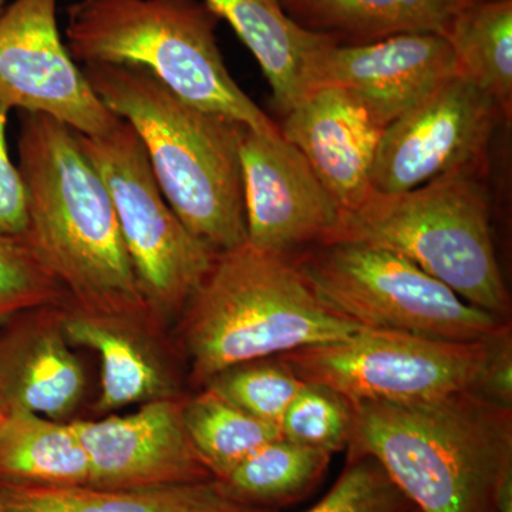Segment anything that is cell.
<instances>
[{
    "label": "cell",
    "mask_w": 512,
    "mask_h": 512,
    "mask_svg": "<svg viewBox=\"0 0 512 512\" xmlns=\"http://www.w3.org/2000/svg\"><path fill=\"white\" fill-rule=\"evenodd\" d=\"M349 458L370 457L417 512H495L512 476V413L483 394L350 402Z\"/></svg>",
    "instance_id": "cell-1"
},
{
    "label": "cell",
    "mask_w": 512,
    "mask_h": 512,
    "mask_svg": "<svg viewBox=\"0 0 512 512\" xmlns=\"http://www.w3.org/2000/svg\"><path fill=\"white\" fill-rule=\"evenodd\" d=\"M19 171L28 198L23 241L63 288L94 311L146 305L113 201L76 131L22 113Z\"/></svg>",
    "instance_id": "cell-2"
},
{
    "label": "cell",
    "mask_w": 512,
    "mask_h": 512,
    "mask_svg": "<svg viewBox=\"0 0 512 512\" xmlns=\"http://www.w3.org/2000/svg\"><path fill=\"white\" fill-rule=\"evenodd\" d=\"M90 86L136 131L165 200L217 252L247 244L239 137L244 124L192 106L148 70L86 64Z\"/></svg>",
    "instance_id": "cell-3"
},
{
    "label": "cell",
    "mask_w": 512,
    "mask_h": 512,
    "mask_svg": "<svg viewBox=\"0 0 512 512\" xmlns=\"http://www.w3.org/2000/svg\"><path fill=\"white\" fill-rule=\"evenodd\" d=\"M187 306L185 345L200 382L366 329L320 301L291 258L249 244L220 252Z\"/></svg>",
    "instance_id": "cell-4"
},
{
    "label": "cell",
    "mask_w": 512,
    "mask_h": 512,
    "mask_svg": "<svg viewBox=\"0 0 512 512\" xmlns=\"http://www.w3.org/2000/svg\"><path fill=\"white\" fill-rule=\"evenodd\" d=\"M66 15L77 63L141 67L192 106L281 133L228 72L215 36L220 19L204 0H74Z\"/></svg>",
    "instance_id": "cell-5"
},
{
    "label": "cell",
    "mask_w": 512,
    "mask_h": 512,
    "mask_svg": "<svg viewBox=\"0 0 512 512\" xmlns=\"http://www.w3.org/2000/svg\"><path fill=\"white\" fill-rule=\"evenodd\" d=\"M481 173L454 171L399 194L372 191L356 210L343 212L326 244L359 242L387 249L464 301L505 319L510 298L495 254Z\"/></svg>",
    "instance_id": "cell-6"
},
{
    "label": "cell",
    "mask_w": 512,
    "mask_h": 512,
    "mask_svg": "<svg viewBox=\"0 0 512 512\" xmlns=\"http://www.w3.org/2000/svg\"><path fill=\"white\" fill-rule=\"evenodd\" d=\"M293 264L320 301L366 329L477 342L507 326L387 249L332 242Z\"/></svg>",
    "instance_id": "cell-7"
},
{
    "label": "cell",
    "mask_w": 512,
    "mask_h": 512,
    "mask_svg": "<svg viewBox=\"0 0 512 512\" xmlns=\"http://www.w3.org/2000/svg\"><path fill=\"white\" fill-rule=\"evenodd\" d=\"M77 137L109 190L144 301L163 311L187 305L220 252L192 234L165 200L130 124Z\"/></svg>",
    "instance_id": "cell-8"
},
{
    "label": "cell",
    "mask_w": 512,
    "mask_h": 512,
    "mask_svg": "<svg viewBox=\"0 0 512 512\" xmlns=\"http://www.w3.org/2000/svg\"><path fill=\"white\" fill-rule=\"evenodd\" d=\"M488 355L477 342L365 329L348 339L278 356L303 382L349 402L416 403L476 390Z\"/></svg>",
    "instance_id": "cell-9"
},
{
    "label": "cell",
    "mask_w": 512,
    "mask_h": 512,
    "mask_svg": "<svg viewBox=\"0 0 512 512\" xmlns=\"http://www.w3.org/2000/svg\"><path fill=\"white\" fill-rule=\"evenodd\" d=\"M57 6L59 0H15L0 12V103L45 114L83 136H104L121 119L70 55Z\"/></svg>",
    "instance_id": "cell-10"
},
{
    "label": "cell",
    "mask_w": 512,
    "mask_h": 512,
    "mask_svg": "<svg viewBox=\"0 0 512 512\" xmlns=\"http://www.w3.org/2000/svg\"><path fill=\"white\" fill-rule=\"evenodd\" d=\"M500 107L466 77L456 76L429 99L383 128L370 184L399 194L454 171H483Z\"/></svg>",
    "instance_id": "cell-11"
},
{
    "label": "cell",
    "mask_w": 512,
    "mask_h": 512,
    "mask_svg": "<svg viewBox=\"0 0 512 512\" xmlns=\"http://www.w3.org/2000/svg\"><path fill=\"white\" fill-rule=\"evenodd\" d=\"M239 161L247 244L291 258L299 249L329 241L343 211L298 148L281 133L242 126Z\"/></svg>",
    "instance_id": "cell-12"
},
{
    "label": "cell",
    "mask_w": 512,
    "mask_h": 512,
    "mask_svg": "<svg viewBox=\"0 0 512 512\" xmlns=\"http://www.w3.org/2000/svg\"><path fill=\"white\" fill-rule=\"evenodd\" d=\"M456 76V57L441 35H399L362 45H340L328 36L309 56L306 89L340 87L386 128Z\"/></svg>",
    "instance_id": "cell-13"
},
{
    "label": "cell",
    "mask_w": 512,
    "mask_h": 512,
    "mask_svg": "<svg viewBox=\"0 0 512 512\" xmlns=\"http://www.w3.org/2000/svg\"><path fill=\"white\" fill-rule=\"evenodd\" d=\"M73 426L89 457L90 487L140 490L211 480L185 430L183 409L171 400Z\"/></svg>",
    "instance_id": "cell-14"
},
{
    "label": "cell",
    "mask_w": 512,
    "mask_h": 512,
    "mask_svg": "<svg viewBox=\"0 0 512 512\" xmlns=\"http://www.w3.org/2000/svg\"><path fill=\"white\" fill-rule=\"evenodd\" d=\"M279 131L343 212L356 210L372 194L370 175L383 128L348 92L316 87L285 114Z\"/></svg>",
    "instance_id": "cell-15"
},
{
    "label": "cell",
    "mask_w": 512,
    "mask_h": 512,
    "mask_svg": "<svg viewBox=\"0 0 512 512\" xmlns=\"http://www.w3.org/2000/svg\"><path fill=\"white\" fill-rule=\"evenodd\" d=\"M0 512H265L237 503L220 480L107 490L90 485L0 483Z\"/></svg>",
    "instance_id": "cell-16"
},
{
    "label": "cell",
    "mask_w": 512,
    "mask_h": 512,
    "mask_svg": "<svg viewBox=\"0 0 512 512\" xmlns=\"http://www.w3.org/2000/svg\"><path fill=\"white\" fill-rule=\"evenodd\" d=\"M237 33L261 66L276 110L285 116L308 94L309 56L328 37L302 28L281 0H204Z\"/></svg>",
    "instance_id": "cell-17"
},
{
    "label": "cell",
    "mask_w": 512,
    "mask_h": 512,
    "mask_svg": "<svg viewBox=\"0 0 512 512\" xmlns=\"http://www.w3.org/2000/svg\"><path fill=\"white\" fill-rule=\"evenodd\" d=\"M478 0H281L302 28L340 45L399 35H441L461 10Z\"/></svg>",
    "instance_id": "cell-18"
},
{
    "label": "cell",
    "mask_w": 512,
    "mask_h": 512,
    "mask_svg": "<svg viewBox=\"0 0 512 512\" xmlns=\"http://www.w3.org/2000/svg\"><path fill=\"white\" fill-rule=\"evenodd\" d=\"M86 387L79 359L55 330L0 340V403L59 420L73 412Z\"/></svg>",
    "instance_id": "cell-19"
},
{
    "label": "cell",
    "mask_w": 512,
    "mask_h": 512,
    "mask_svg": "<svg viewBox=\"0 0 512 512\" xmlns=\"http://www.w3.org/2000/svg\"><path fill=\"white\" fill-rule=\"evenodd\" d=\"M0 477L15 483L87 485L89 457L73 423L6 407L0 414Z\"/></svg>",
    "instance_id": "cell-20"
},
{
    "label": "cell",
    "mask_w": 512,
    "mask_h": 512,
    "mask_svg": "<svg viewBox=\"0 0 512 512\" xmlns=\"http://www.w3.org/2000/svg\"><path fill=\"white\" fill-rule=\"evenodd\" d=\"M444 37L466 77L497 103L504 119L512 113V0H478L450 23Z\"/></svg>",
    "instance_id": "cell-21"
},
{
    "label": "cell",
    "mask_w": 512,
    "mask_h": 512,
    "mask_svg": "<svg viewBox=\"0 0 512 512\" xmlns=\"http://www.w3.org/2000/svg\"><path fill=\"white\" fill-rule=\"evenodd\" d=\"M63 329L67 339L99 353L100 412L151 402L163 394L165 384L157 363L124 330L106 320L94 319L93 315L72 316L64 322Z\"/></svg>",
    "instance_id": "cell-22"
},
{
    "label": "cell",
    "mask_w": 512,
    "mask_h": 512,
    "mask_svg": "<svg viewBox=\"0 0 512 512\" xmlns=\"http://www.w3.org/2000/svg\"><path fill=\"white\" fill-rule=\"evenodd\" d=\"M332 453L284 439L245 458L220 483L237 503L282 505L309 493L328 470Z\"/></svg>",
    "instance_id": "cell-23"
},
{
    "label": "cell",
    "mask_w": 512,
    "mask_h": 512,
    "mask_svg": "<svg viewBox=\"0 0 512 512\" xmlns=\"http://www.w3.org/2000/svg\"><path fill=\"white\" fill-rule=\"evenodd\" d=\"M183 419L192 446L217 480L259 448L282 439L278 426L242 412L210 389L183 407Z\"/></svg>",
    "instance_id": "cell-24"
},
{
    "label": "cell",
    "mask_w": 512,
    "mask_h": 512,
    "mask_svg": "<svg viewBox=\"0 0 512 512\" xmlns=\"http://www.w3.org/2000/svg\"><path fill=\"white\" fill-rule=\"evenodd\" d=\"M207 383L208 389L232 406L278 427L305 386L278 357L229 367Z\"/></svg>",
    "instance_id": "cell-25"
},
{
    "label": "cell",
    "mask_w": 512,
    "mask_h": 512,
    "mask_svg": "<svg viewBox=\"0 0 512 512\" xmlns=\"http://www.w3.org/2000/svg\"><path fill=\"white\" fill-rule=\"evenodd\" d=\"M352 427L349 400L323 384L308 382L279 424L284 439L332 454L349 446Z\"/></svg>",
    "instance_id": "cell-26"
},
{
    "label": "cell",
    "mask_w": 512,
    "mask_h": 512,
    "mask_svg": "<svg viewBox=\"0 0 512 512\" xmlns=\"http://www.w3.org/2000/svg\"><path fill=\"white\" fill-rule=\"evenodd\" d=\"M412 508L377 461L353 457L329 493L305 512H409Z\"/></svg>",
    "instance_id": "cell-27"
},
{
    "label": "cell",
    "mask_w": 512,
    "mask_h": 512,
    "mask_svg": "<svg viewBox=\"0 0 512 512\" xmlns=\"http://www.w3.org/2000/svg\"><path fill=\"white\" fill-rule=\"evenodd\" d=\"M62 289L23 239L0 238V326L52 302Z\"/></svg>",
    "instance_id": "cell-28"
},
{
    "label": "cell",
    "mask_w": 512,
    "mask_h": 512,
    "mask_svg": "<svg viewBox=\"0 0 512 512\" xmlns=\"http://www.w3.org/2000/svg\"><path fill=\"white\" fill-rule=\"evenodd\" d=\"M9 107L0 103V238L23 239L28 231V198L19 168L9 156Z\"/></svg>",
    "instance_id": "cell-29"
},
{
    "label": "cell",
    "mask_w": 512,
    "mask_h": 512,
    "mask_svg": "<svg viewBox=\"0 0 512 512\" xmlns=\"http://www.w3.org/2000/svg\"><path fill=\"white\" fill-rule=\"evenodd\" d=\"M477 392L491 402L511 409L512 343L508 326L488 339L487 362Z\"/></svg>",
    "instance_id": "cell-30"
},
{
    "label": "cell",
    "mask_w": 512,
    "mask_h": 512,
    "mask_svg": "<svg viewBox=\"0 0 512 512\" xmlns=\"http://www.w3.org/2000/svg\"><path fill=\"white\" fill-rule=\"evenodd\" d=\"M495 512H512V476L505 480L503 488H501Z\"/></svg>",
    "instance_id": "cell-31"
},
{
    "label": "cell",
    "mask_w": 512,
    "mask_h": 512,
    "mask_svg": "<svg viewBox=\"0 0 512 512\" xmlns=\"http://www.w3.org/2000/svg\"><path fill=\"white\" fill-rule=\"evenodd\" d=\"M6 0H0V12H2L3 8H5Z\"/></svg>",
    "instance_id": "cell-32"
},
{
    "label": "cell",
    "mask_w": 512,
    "mask_h": 512,
    "mask_svg": "<svg viewBox=\"0 0 512 512\" xmlns=\"http://www.w3.org/2000/svg\"><path fill=\"white\" fill-rule=\"evenodd\" d=\"M3 412V406H2V403H0V414H2Z\"/></svg>",
    "instance_id": "cell-33"
}]
</instances>
